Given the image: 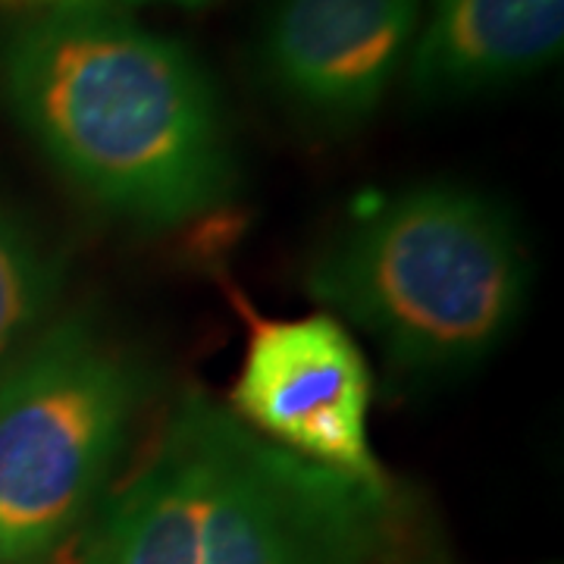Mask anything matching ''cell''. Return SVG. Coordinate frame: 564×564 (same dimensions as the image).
Wrapping results in <instances>:
<instances>
[{"label":"cell","mask_w":564,"mask_h":564,"mask_svg":"<svg viewBox=\"0 0 564 564\" xmlns=\"http://www.w3.org/2000/svg\"><path fill=\"white\" fill-rule=\"evenodd\" d=\"M63 261L0 202V373L51 326Z\"/></svg>","instance_id":"9c48e42d"},{"label":"cell","mask_w":564,"mask_h":564,"mask_svg":"<svg viewBox=\"0 0 564 564\" xmlns=\"http://www.w3.org/2000/svg\"><path fill=\"white\" fill-rule=\"evenodd\" d=\"M0 95L41 154L120 220L170 229L239 192L217 82L182 41L113 7L13 17L0 32Z\"/></svg>","instance_id":"6da1fadb"},{"label":"cell","mask_w":564,"mask_h":564,"mask_svg":"<svg viewBox=\"0 0 564 564\" xmlns=\"http://www.w3.org/2000/svg\"><path fill=\"white\" fill-rule=\"evenodd\" d=\"M304 289L404 373L486 361L521 321L530 258L502 202L464 182H417L329 232Z\"/></svg>","instance_id":"7a4b0ae2"},{"label":"cell","mask_w":564,"mask_h":564,"mask_svg":"<svg viewBox=\"0 0 564 564\" xmlns=\"http://www.w3.org/2000/svg\"><path fill=\"white\" fill-rule=\"evenodd\" d=\"M82 7H104V0H20L22 13H39V10H82Z\"/></svg>","instance_id":"30bf717a"},{"label":"cell","mask_w":564,"mask_h":564,"mask_svg":"<svg viewBox=\"0 0 564 564\" xmlns=\"http://www.w3.org/2000/svg\"><path fill=\"white\" fill-rule=\"evenodd\" d=\"M210 402L182 395L151 452L85 524L76 564H204Z\"/></svg>","instance_id":"52a82bcc"},{"label":"cell","mask_w":564,"mask_h":564,"mask_svg":"<svg viewBox=\"0 0 564 564\" xmlns=\"http://www.w3.org/2000/svg\"><path fill=\"white\" fill-rule=\"evenodd\" d=\"M373 380L361 348L329 314L254 321L229 411L292 455L358 480H383L370 445Z\"/></svg>","instance_id":"5b68a950"},{"label":"cell","mask_w":564,"mask_h":564,"mask_svg":"<svg viewBox=\"0 0 564 564\" xmlns=\"http://www.w3.org/2000/svg\"><path fill=\"white\" fill-rule=\"evenodd\" d=\"M423 0H273L258 63L289 110L358 129L383 107L417 35Z\"/></svg>","instance_id":"8992f818"},{"label":"cell","mask_w":564,"mask_h":564,"mask_svg":"<svg viewBox=\"0 0 564 564\" xmlns=\"http://www.w3.org/2000/svg\"><path fill=\"white\" fill-rule=\"evenodd\" d=\"M148 373L85 314L51 321L0 373V564H41L113 489Z\"/></svg>","instance_id":"3957f363"},{"label":"cell","mask_w":564,"mask_h":564,"mask_svg":"<svg viewBox=\"0 0 564 564\" xmlns=\"http://www.w3.org/2000/svg\"><path fill=\"white\" fill-rule=\"evenodd\" d=\"M564 0H430L404 63L423 107L508 88L562 57Z\"/></svg>","instance_id":"ba28073f"},{"label":"cell","mask_w":564,"mask_h":564,"mask_svg":"<svg viewBox=\"0 0 564 564\" xmlns=\"http://www.w3.org/2000/svg\"><path fill=\"white\" fill-rule=\"evenodd\" d=\"M126 7H141V3H170V7H180V10H204L210 7L214 0H120Z\"/></svg>","instance_id":"8fae6325"},{"label":"cell","mask_w":564,"mask_h":564,"mask_svg":"<svg viewBox=\"0 0 564 564\" xmlns=\"http://www.w3.org/2000/svg\"><path fill=\"white\" fill-rule=\"evenodd\" d=\"M204 564H452L423 502L399 480H358L207 417Z\"/></svg>","instance_id":"277c9868"}]
</instances>
